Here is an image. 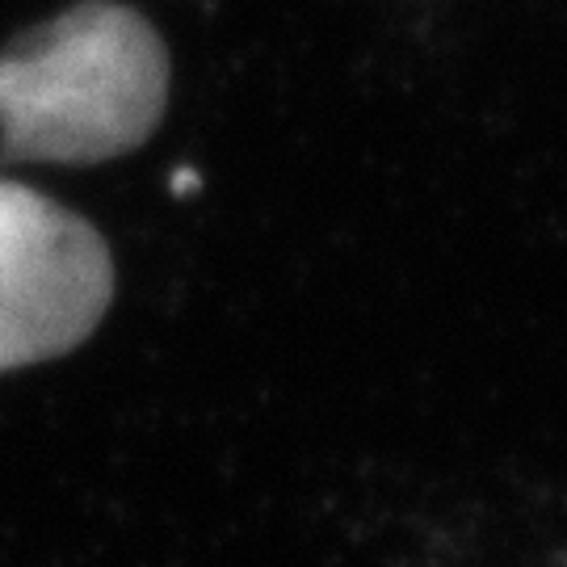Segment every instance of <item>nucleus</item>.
Masks as SVG:
<instances>
[{
	"label": "nucleus",
	"instance_id": "obj_2",
	"mask_svg": "<svg viewBox=\"0 0 567 567\" xmlns=\"http://www.w3.org/2000/svg\"><path fill=\"white\" fill-rule=\"evenodd\" d=\"M114 303L102 231L34 185L0 177V374L84 344Z\"/></svg>",
	"mask_w": 567,
	"mask_h": 567
},
{
	"label": "nucleus",
	"instance_id": "obj_1",
	"mask_svg": "<svg viewBox=\"0 0 567 567\" xmlns=\"http://www.w3.org/2000/svg\"><path fill=\"white\" fill-rule=\"evenodd\" d=\"M168 47L140 9L81 0L0 51V161L105 164L152 140Z\"/></svg>",
	"mask_w": 567,
	"mask_h": 567
}]
</instances>
